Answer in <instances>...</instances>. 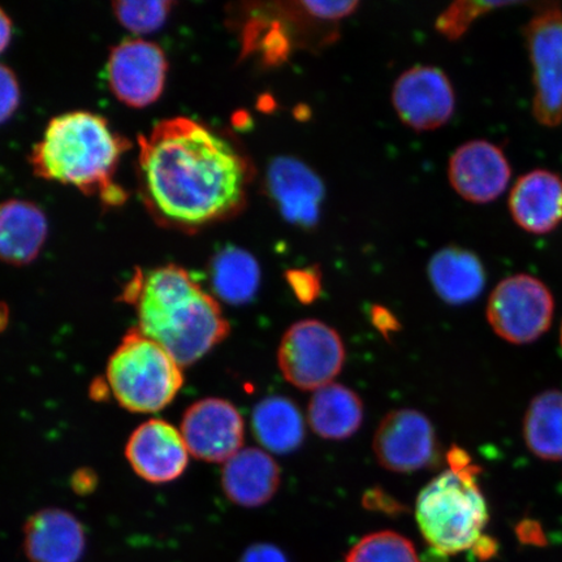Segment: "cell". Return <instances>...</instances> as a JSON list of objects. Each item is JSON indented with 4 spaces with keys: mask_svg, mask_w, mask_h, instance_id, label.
<instances>
[{
    "mask_svg": "<svg viewBox=\"0 0 562 562\" xmlns=\"http://www.w3.org/2000/svg\"><path fill=\"white\" fill-rule=\"evenodd\" d=\"M138 186L156 221L199 229L245 200V161L226 139L189 117L165 119L138 138Z\"/></svg>",
    "mask_w": 562,
    "mask_h": 562,
    "instance_id": "obj_1",
    "label": "cell"
},
{
    "mask_svg": "<svg viewBox=\"0 0 562 562\" xmlns=\"http://www.w3.org/2000/svg\"><path fill=\"white\" fill-rule=\"evenodd\" d=\"M124 300L136 307L138 329L181 368L191 367L229 334L217 301L179 266L136 272Z\"/></svg>",
    "mask_w": 562,
    "mask_h": 562,
    "instance_id": "obj_2",
    "label": "cell"
},
{
    "mask_svg": "<svg viewBox=\"0 0 562 562\" xmlns=\"http://www.w3.org/2000/svg\"><path fill=\"white\" fill-rule=\"evenodd\" d=\"M128 139L116 135L104 117L88 111L68 112L48 123L34 146L31 164L42 179L98 195L104 205H123L125 192L114 181Z\"/></svg>",
    "mask_w": 562,
    "mask_h": 562,
    "instance_id": "obj_3",
    "label": "cell"
},
{
    "mask_svg": "<svg viewBox=\"0 0 562 562\" xmlns=\"http://www.w3.org/2000/svg\"><path fill=\"white\" fill-rule=\"evenodd\" d=\"M447 461L449 469L420 491L416 517L426 542L435 551L452 557L474 550L484 538L490 516L477 483L481 469L460 447L451 448Z\"/></svg>",
    "mask_w": 562,
    "mask_h": 562,
    "instance_id": "obj_4",
    "label": "cell"
},
{
    "mask_svg": "<svg viewBox=\"0 0 562 562\" xmlns=\"http://www.w3.org/2000/svg\"><path fill=\"white\" fill-rule=\"evenodd\" d=\"M182 384L180 364L137 327L126 333L108 364L110 392L126 411L160 412L178 396Z\"/></svg>",
    "mask_w": 562,
    "mask_h": 562,
    "instance_id": "obj_5",
    "label": "cell"
},
{
    "mask_svg": "<svg viewBox=\"0 0 562 562\" xmlns=\"http://www.w3.org/2000/svg\"><path fill=\"white\" fill-rule=\"evenodd\" d=\"M346 361V348L339 334L326 323L297 322L284 334L278 350V363L288 382L304 391L331 384Z\"/></svg>",
    "mask_w": 562,
    "mask_h": 562,
    "instance_id": "obj_6",
    "label": "cell"
},
{
    "mask_svg": "<svg viewBox=\"0 0 562 562\" xmlns=\"http://www.w3.org/2000/svg\"><path fill=\"white\" fill-rule=\"evenodd\" d=\"M532 66V114L539 124L562 123V10L558 3L540 7L524 30Z\"/></svg>",
    "mask_w": 562,
    "mask_h": 562,
    "instance_id": "obj_7",
    "label": "cell"
},
{
    "mask_svg": "<svg viewBox=\"0 0 562 562\" xmlns=\"http://www.w3.org/2000/svg\"><path fill=\"white\" fill-rule=\"evenodd\" d=\"M554 300L548 286L527 273L504 279L492 291L487 319L492 329L510 344H530L550 328Z\"/></svg>",
    "mask_w": 562,
    "mask_h": 562,
    "instance_id": "obj_8",
    "label": "cell"
},
{
    "mask_svg": "<svg viewBox=\"0 0 562 562\" xmlns=\"http://www.w3.org/2000/svg\"><path fill=\"white\" fill-rule=\"evenodd\" d=\"M379 465L395 473H413L440 459L437 434L425 414L414 409L392 411L374 437Z\"/></svg>",
    "mask_w": 562,
    "mask_h": 562,
    "instance_id": "obj_9",
    "label": "cell"
},
{
    "mask_svg": "<svg viewBox=\"0 0 562 562\" xmlns=\"http://www.w3.org/2000/svg\"><path fill=\"white\" fill-rule=\"evenodd\" d=\"M168 63L165 52L143 38L122 42L110 54L108 77L112 93L131 108H147L164 93Z\"/></svg>",
    "mask_w": 562,
    "mask_h": 562,
    "instance_id": "obj_10",
    "label": "cell"
},
{
    "mask_svg": "<svg viewBox=\"0 0 562 562\" xmlns=\"http://www.w3.org/2000/svg\"><path fill=\"white\" fill-rule=\"evenodd\" d=\"M180 432L189 453L207 462H227L241 451L245 425L227 400L203 398L186 412Z\"/></svg>",
    "mask_w": 562,
    "mask_h": 562,
    "instance_id": "obj_11",
    "label": "cell"
},
{
    "mask_svg": "<svg viewBox=\"0 0 562 562\" xmlns=\"http://www.w3.org/2000/svg\"><path fill=\"white\" fill-rule=\"evenodd\" d=\"M393 105L403 123L416 131H432L448 123L454 111V91L442 70L414 67L395 83Z\"/></svg>",
    "mask_w": 562,
    "mask_h": 562,
    "instance_id": "obj_12",
    "label": "cell"
},
{
    "mask_svg": "<svg viewBox=\"0 0 562 562\" xmlns=\"http://www.w3.org/2000/svg\"><path fill=\"white\" fill-rule=\"evenodd\" d=\"M449 181L463 200L488 203L508 188L512 167L502 147L484 139L463 144L449 160Z\"/></svg>",
    "mask_w": 562,
    "mask_h": 562,
    "instance_id": "obj_13",
    "label": "cell"
},
{
    "mask_svg": "<svg viewBox=\"0 0 562 562\" xmlns=\"http://www.w3.org/2000/svg\"><path fill=\"white\" fill-rule=\"evenodd\" d=\"M125 456L135 473L154 484L178 480L189 462L180 430L160 419L147 420L133 431Z\"/></svg>",
    "mask_w": 562,
    "mask_h": 562,
    "instance_id": "obj_14",
    "label": "cell"
},
{
    "mask_svg": "<svg viewBox=\"0 0 562 562\" xmlns=\"http://www.w3.org/2000/svg\"><path fill=\"white\" fill-rule=\"evenodd\" d=\"M24 553L30 562H80L87 533L72 513L41 509L24 526Z\"/></svg>",
    "mask_w": 562,
    "mask_h": 562,
    "instance_id": "obj_15",
    "label": "cell"
},
{
    "mask_svg": "<svg viewBox=\"0 0 562 562\" xmlns=\"http://www.w3.org/2000/svg\"><path fill=\"white\" fill-rule=\"evenodd\" d=\"M513 221L529 234L546 235L562 223V179L557 172L533 170L513 186L509 195Z\"/></svg>",
    "mask_w": 562,
    "mask_h": 562,
    "instance_id": "obj_16",
    "label": "cell"
},
{
    "mask_svg": "<svg viewBox=\"0 0 562 562\" xmlns=\"http://www.w3.org/2000/svg\"><path fill=\"white\" fill-rule=\"evenodd\" d=\"M279 486L278 463L261 449H241L224 463L222 473L224 494L240 507H262L276 496Z\"/></svg>",
    "mask_w": 562,
    "mask_h": 562,
    "instance_id": "obj_17",
    "label": "cell"
},
{
    "mask_svg": "<svg viewBox=\"0 0 562 562\" xmlns=\"http://www.w3.org/2000/svg\"><path fill=\"white\" fill-rule=\"evenodd\" d=\"M269 188L288 221L306 227L318 221L323 186L311 168L293 158H278L270 167Z\"/></svg>",
    "mask_w": 562,
    "mask_h": 562,
    "instance_id": "obj_18",
    "label": "cell"
},
{
    "mask_svg": "<svg viewBox=\"0 0 562 562\" xmlns=\"http://www.w3.org/2000/svg\"><path fill=\"white\" fill-rule=\"evenodd\" d=\"M47 237V221L34 203H0V261L24 266L38 257Z\"/></svg>",
    "mask_w": 562,
    "mask_h": 562,
    "instance_id": "obj_19",
    "label": "cell"
},
{
    "mask_svg": "<svg viewBox=\"0 0 562 562\" xmlns=\"http://www.w3.org/2000/svg\"><path fill=\"white\" fill-rule=\"evenodd\" d=\"M428 278L438 296L451 305L473 302L486 285V270L481 259L459 246H448L431 258Z\"/></svg>",
    "mask_w": 562,
    "mask_h": 562,
    "instance_id": "obj_20",
    "label": "cell"
},
{
    "mask_svg": "<svg viewBox=\"0 0 562 562\" xmlns=\"http://www.w3.org/2000/svg\"><path fill=\"white\" fill-rule=\"evenodd\" d=\"M308 422L323 439L344 440L360 430L363 404L357 393L341 384H328L314 392Z\"/></svg>",
    "mask_w": 562,
    "mask_h": 562,
    "instance_id": "obj_21",
    "label": "cell"
},
{
    "mask_svg": "<svg viewBox=\"0 0 562 562\" xmlns=\"http://www.w3.org/2000/svg\"><path fill=\"white\" fill-rule=\"evenodd\" d=\"M252 430L265 448L278 454L296 451L305 438L299 407L283 396L266 397L258 403L252 412Z\"/></svg>",
    "mask_w": 562,
    "mask_h": 562,
    "instance_id": "obj_22",
    "label": "cell"
},
{
    "mask_svg": "<svg viewBox=\"0 0 562 562\" xmlns=\"http://www.w3.org/2000/svg\"><path fill=\"white\" fill-rule=\"evenodd\" d=\"M524 438L538 459L562 461V391H546L532 398L525 414Z\"/></svg>",
    "mask_w": 562,
    "mask_h": 562,
    "instance_id": "obj_23",
    "label": "cell"
},
{
    "mask_svg": "<svg viewBox=\"0 0 562 562\" xmlns=\"http://www.w3.org/2000/svg\"><path fill=\"white\" fill-rule=\"evenodd\" d=\"M211 283L223 301L243 305L256 296L261 283V269L250 252L227 248L217 252L210 266Z\"/></svg>",
    "mask_w": 562,
    "mask_h": 562,
    "instance_id": "obj_24",
    "label": "cell"
},
{
    "mask_svg": "<svg viewBox=\"0 0 562 562\" xmlns=\"http://www.w3.org/2000/svg\"><path fill=\"white\" fill-rule=\"evenodd\" d=\"M346 562H420L409 539L393 531L369 533L348 552Z\"/></svg>",
    "mask_w": 562,
    "mask_h": 562,
    "instance_id": "obj_25",
    "label": "cell"
},
{
    "mask_svg": "<svg viewBox=\"0 0 562 562\" xmlns=\"http://www.w3.org/2000/svg\"><path fill=\"white\" fill-rule=\"evenodd\" d=\"M518 4L517 2H456L446 12H442L437 20V30L446 35L448 40L454 41L462 37L469 31L476 19H480L486 13L502 9V7H509Z\"/></svg>",
    "mask_w": 562,
    "mask_h": 562,
    "instance_id": "obj_26",
    "label": "cell"
},
{
    "mask_svg": "<svg viewBox=\"0 0 562 562\" xmlns=\"http://www.w3.org/2000/svg\"><path fill=\"white\" fill-rule=\"evenodd\" d=\"M172 2H116L114 12L119 21L135 33H150L159 30L171 11Z\"/></svg>",
    "mask_w": 562,
    "mask_h": 562,
    "instance_id": "obj_27",
    "label": "cell"
},
{
    "mask_svg": "<svg viewBox=\"0 0 562 562\" xmlns=\"http://www.w3.org/2000/svg\"><path fill=\"white\" fill-rule=\"evenodd\" d=\"M286 280L302 304H312L319 296L322 285L318 271L292 270L286 273Z\"/></svg>",
    "mask_w": 562,
    "mask_h": 562,
    "instance_id": "obj_28",
    "label": "cell"
},
{
    "mask_svg": "<svg viewBox=\"0 0 562 562\" xmlns=\"http://www.w3.org/2000/svg\"><path fill=\"white\" fill-rule=\"evenodd\" d=\"M20 103V89L15 75L0 65V124L9 121Z\"/></svg>",
    "mask_w": 562,
    "mask_h": 562,
    "instance_id": "obj_29",
    "label": "cell"
},
{
    "mask_svg": "<svg viewBox=\"0 0 562 562\" xmlns=\"http://www.w3.org/2000/svg\"><path fill=\"white\" fill-rule=\"evenodd\" d=\"M238 562H288L283 551L270 543L251 544Z\"/></svg>",
    "mask_w": 562,
    "mask_h": 562,
    "instance_id": "obj_30",
    "label": "cell"
},
{
    "mask_svg": "<svg viewBox=\"0 0 562 562\" xmlns=\"http://www.w3.org/2000/svg\"><path fill=\"white\" fill-rule=\"evenodd\" d=\"M97 486V476L93 470H79L72 477V488L76 494L88 495L93 492Z\"/></svg>",
    "mask_w": 562,
    "mask_h": 562,
    "instance_id": "obj_31",
    "label": "cell"
},
{
    "mask_svg": "<svg viewBox=\"0 0 562 562\" xmlns=\"http://www.w3.org/2000/svg\"><path fill=\"white\" fill-rule=\"evenodd\" d=\"M372 322L381 329L382 333H390L397 327V321L390 312H386L383 307H374L372 312Z\"/></svg>",
    "mask_w": 562,
    "mask_h": 562,
    "instance_id": "obj_32",
    "label": "cell"
},
{
    "mask_svg": "<svg viewBox=\"0 0 562 562\" xmlns=\"http://www.w3.org/2000/svg\"><path fill=\"white\" fill-rule=\"evenodd\" d=\"M12 37V23L7 13L0 9V53L5 50L10 45Z\"/></svg>",
    "mask_w": 562,
    "mask_h": 562,
    "instance_id": "obj_33",
    "label": "cell"
},
{
    "mask_svg": "<svg viewBox=\"0 0 562 562\" xmlns=\"http://www.w3.org/2000/svg\"><path fill=\"white\" fill-rule=\"evenodd\" d=\"M7 323H9V311L3 304H0V331L4 329Z\"/></svg>",
    "mask_w": 562,
    "mask_h": 562,
    "instance_id": "obj_34",
    "label": "cell"
},
{
    "mask_svg": "<svg viewBox=\"0 0 562 562\" xmlns=\"http://www.w3.org/2000/svg\"><path fill=\"white\" fill-rule=\"evenodd\" d=\"M560 344H561V348H562V326H561V334H560Z\"/></svg>",
    "mask_w": 562,
    "mask_h": 562,
    "instance_id": "obj_35",
    "label": "cell"
}]
</instances>
